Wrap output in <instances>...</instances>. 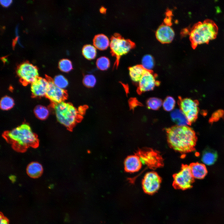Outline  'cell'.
<instances>
[{
  "label": "cell",
  "instance_id": "cell-1",
  "mask_svg": "<svg viewBox=\"0 0 224 224\" xmlns=\"http://www.w3.org/2000/svg\"><path fill=\"white\" fill-rule=\"evenodd\" d=\"M170 147L181 153L194 150L197 138L195 133L187 126L175 125L165 129Z\"/></svg>",
  "mask_w": 224,
  "mask_h": 224
},
{
  "label": "cell",
  "instance_id": "cell-17",
  "mask_svg": "<svg viewBox=\"0 0 224 224\" xmlns=\"http://www.w3.org/2000/svg\"><path fill=\"white\" fill-rule=\"evenodd\" d=\"M189 166L194 178L202 179L207 174V168L205 165L203 164L198 162L193 163Z\"/></svg>",
  "mask_w": 224,
  "mask_h": 224
},
{
  "label": "cell",
  "instance_id": "cell-21",
  "mask_svg": "<svg viewBox=\"0 0 224 224\" xmlns=\"http://www.w3.org/2000/svg\"><path fill=\"white\" fill-rule=\"evenodd\" d=\"M217 157V152L214 150L206 149L203 152L202 156V161L203 163L208 165L214 163Z\"/></svg>",
  "mask_w": 224,
  "mask_h": 224
},
{
  "label": "cell",
  "instance_id": "cell-34",
  "mask_svg": "<svg viewBox=\"0 0 224 224\" xmlns=\"http://www.w3.org/2000/svg\"><path fill=\"white\" fill-rule=\"evenodd\" d=\"M0 224H8L7 220L1 215L0 216Z\"/></svg>",
  "mask_w": 224,
  "mask_h": 224
},
{
  "label": "cell",
  "instance_id": "cell-2",
  "mask_svg": "<svg viewBox=\"0 0 224 224\" xmlns=\"http://www.w3.org/2000/svg\"><path fill=\"white\" fill-rule=\"evenodd\" d=\"M2 136L18 152H24L30 147L36 148L39 145L37 135L33 132L29 125L26 123L4 132Z\"/></svg>",
  "mask_w": 224,
  "mask_h": 224
},
{
  "label": "cell",
  "instance_id": "cell-36",
  "mask_svg": "<svg viewBox=\"0 0 224 224\" xmlns=\"http://www.w3.org/2000/svg\"><path fill=\"white\" fill-rule=\"evenodd\" d=\"M100 11L101 13H104L106 12V9L104 7H102L100 9Z\"/></svg>",
  "mask_w": 224,
  "mask_h": 224
},
{
  "label": "cell",
  "instance_id": "cell-5",
  "mask_svg": "<svg viewBox=\"0 0 224 224\" xmlns=\"http://www.w3.org/2000/svg\"><path fill=\"white\" fill-rule=\"evenodd\" d=\"M110 53L116 58L114 67H117L121 56L134 48L135 44L130 39H125L119 34L115 33L110 38Z\"/></svg>",
  "mask_w": 224,
  "mask_h": 224
},
{
  "label": "cell",
  "instance_id": "cell-19",
  "mask_svg": "<svg viewBox=\"0 0 224 224\" xmlns=\"http://www.w3.org/2000/svg\"><path fill=\"white\" fill-rule=\"evenodd\" d=\"M93 41L94 46L101 50L106 49L110 44L108 38L103 34L96 35L93 39Z\"/></svg>",
  "mask_w": 224,
  "mask_h": 224
},
{
  "label": "cell",
  "instance_id": "cell-8",
  "mask_svg": "<svg viewBox=\"0 0 224 224\" xmlns=\"http://www.w3.org/2000/svg\"><path fill=\"white\" fill-rule=\"evenodd\" d=\"M16 72L21 82L24 86L31 84L39 77L37 68L28 62H24L19 65Z\"/></svg>",
  "mask_w": 224,
  "mask_h": 224
},
{
  "label": "cell",
  "instance_id": "cell-35",
  "mask_svg": "<svg viewBox=\"0 0 224 224\" xmlns=\"http://www.w3.org/2000/svg\"><path fill=\"white\" fill-rule=\"evenodd\" d=\"M85 108L86 107L84 106L80 107L78 110L79 114L81 115H82V114L84 113L85 110L86 109Z\"/></svg>",
  "mask_w": 224,
  "mask_h": 224
},
{
  "label": "cell",
  "instance_id": "cell-7",
  "mask_svg": "<svg viewBox=\"0 0 224 224\" xmlns=\"http://www.w3.org/2000/svg\"><path fill=\"white\" fill-rule=\"evenodd\" d=\"M173 185L176 189L185 190L192 187L194 177L189 166L182 165L180 170L173 175Z\"/></svg>",
  "mask_w": 224,
  "mask_h": 224
},
{
  "label": "cell",
  "instance_id": "cell-11",
  "mask_svg": "<svg viewBox=\"0 0 224 224\" xmlns=\"http://www.w3.org/2000/svg\"><path fill=\"white\" fill-rule=\"evenodd\" d=\"M161 179L154 171L148 172L145 175L142 182L143 189L148 194H152L157 191L160 186Z\"/></svg>",
  "mask_w": 224,
  "mask_h": 224
},
{
  "label": "cell",
  "instance_id": "cell-16",
  "mask_svg": "<svg viewBox=\"0 0 224 224\" xmlns=\"http://www.w3.org/2000/svg\"><path fill=\"white\" fill-rule=\"evenodd\" d=\"M129 76L131 80L135 82L140 81L147 71L142 65H137L128 68Z\"/></svg>",
  "mask_w": 224,
  "mask_h": 224
},
{
  "label": "cell",
  "instance_id": "cell-25",
  "mask_svg": "<svg viewBox=\"0 0 224 224\" xmlns=\"http://www.w3.org/2000/svg\"><path fill=\"white\" fill-rule=\"evenodd\" d=\"M14 105L13 99L8 96L2 97L0 101L1 108L3 110H7L11 109Z\"/></svg>",
  "mask_w": 224,
  "mask_h": 224
},
{
  "label": "cell",
  "instance_id": "cell-10",
  "mask_svg": "<svg viewBox=\"0 0 224 224\" xmlns=\"http://www.w3.org/2000/svg\"><path fill=\"white\" fill-rule=\"evenodd\" d=\"M46 79L48 81V85L45 96L52 103H59L67 99L68 95L66 90L56 86L51 77L46 75Z\"/></svg>",
  "mask_w": 224,
  "mask_h": 224
},
{
  "label": "cell",
  "instance_id": "cell-24",
  "mask_svg": "<svg viewBox=\"0 0 224 224\" xmlns=\"http://www.w3.org/2000/svg\"><path fill=\"white\" fill-rule=\"evenodd\" d=\"M96 65L97 68L101 70L107 69L110 65V60L109 58L105 56H102L98 58L96 61Z\"/></svg>",
  "mask_w": 224,
  "mask_h": 224
},
{
  "label": "cell",
  "instance_id": "cell-22",
  "mask_svg": "<svg viewBox=\"0 0 224 224\" xmlns=\"http://www.w3.org/2000/svg\"><path fill=\"white\" fill-rule=\"evenodd\" d=\"M82 52L84 57L89 60L95 58L97 53L96 47L91 44L84 45L82 47Z\"/></svg>",
  "mask_w": 224,
  "mask_h": 224
},
{
  "label": "cell",
  "instance_id": "cell-29",
  "mask_svg": "<svg viewBox=\"0 0 224 224\" xmlns=\"http://www.w3.org/2000/svg\"><path fill=\"white\" fill-rule=\"evenodd\" d=\"M54 84L58 87L63 89L68 85V80L63 76L59 75L55 77L53 80Z\"/></svg>",
  "mask_w": 224,
  "mask_h": 224
},
{
  "label": "cell",
  "instance_id": "cell-20",
  "mask_svg": "<svg viewBox=\"0 0 224 224\" xmlns=\"http://www.w3.org/2000/svg\"><path fill=\"white\" fill-rule=\"evenodd\" d=\"M170 116L172 120L177 125L182 126L189 125L186 117L180 109L174 110L171 113Z\"/></svg>",
  "mask_w": 224,
  "mask_h": 224
},
{
  "label": "cell",
  "instance_id": "cell-4",
  "mask_svg": "<svg viewBox=\"0 0 224 224\" xmlns=\"http://www.w3.org/2000/svg\"><path fill=\"white\" fill-rule=\"evenodd\" d=\"M57 120L71 130L82 119V116L78 110L70 103L63 101L57 104H52Z\"/></svg>",
  "mask_w": 224,
  "mask_h": 224
},
{
  "label": "cell",
  "instance_id": "cell-15",
  "mask_svg": "<svg viewBox=\"0 0 224 224\" xmlns=\"http://www.w3.org/2000/svg\"><path fill=\"white\" fill-rule=\"evenodd\" d=\"M142 165L139 157L136 154L128 156L124 161V170L128 172L133 173L138 171Z\"/></svg>",
  "mask_w": 224,
  "mask_h": 224
},
{
  "label": "cell",
  "instance_id": "cell-14",
  "mask_svg": "<svg viewBox=\"0 0 224 224\" xmlns=\"http://www.w3.org/2000/svg\"><path fill=\"white\" fill-rule=\"evenodd\" d=\"M48 85V82L46 79L39 77L31 84V91L33 96L35 97L45 96Z\"/></svg>",
  "mask_w": 224,
  "mask_h": 224
},
{
  "label": "cell",
  "instance_id": "cell-23",
  "mask_svg": "<svg viewBox=\"0 0 224 224\" xmlns=\"http://www.w3.org/2000/svg\"><path fill=\"white\" fill-rule=\"evenodd\" d=\"M34 111L36 117L41 120L46 119L49 114L48 109L46 107L41 105L37 106L35 108Z\"/></svg>",
  "mask_w": 224,
  "mask_h": 224
},
{
  "label": "cell",
  "instance_id": "cell-3",
  "mask_svg": "<svg viewBox=\"0 0 224 224\" xmlns=\"http://www.w3.org/2000/svg\"><path fill=\"white\" fill-rule=\"evenodd\" d=\"M218 32L217 26L211 20L207 19L195 23L189 33L192 47L195 49L198 45L208 44L216 38Z\"/></svg>",
  "mask_w": 224,
  "mask_h": 224
},
{
  "label": "cell",
  "instance_id": "cell-18",
  "mask_svg": "<svg viewBox=\"0 0 224 224\" xmlns=\"http://www.w3.org/2000/svg\"><path fill=\"white\" fill-rule=\"evenodd\" d=\"M27 175L30 177L36 178L40 177L43 172L42 165L37 162H32L29 164L26 169Z\"/></svg>",
  "mask_w": 224,
  "mask_h": 224
},
{
  "label": "cell",
  "instance_id": "cell-28",
  "mask_svg": "<svg viewBox=\"0 0 224 224\" xmlns=\"http://www.w3.org/2000/svg\"><path fill=\"white\" fill-rule=\"evenodd\" d=\"M154 64V60L152 55L147 54L143 57L142 65L144 68L148 70H151Z\"/></svg>",
  "mask_w": 224,
  "mask_h": 224
},
{
  "label": "cell",
  "instance_id": "cell-32",
  "mask_svg": "<svg viewBox=\"0 0 224 224\" xmlns=\"http://www.w3.org/2000/svg\"><path fill=\"white\" fill-rule=\"evenodd\" d=\"M224 114V112L222 110H218L215 112L212 115L210 119V122H213L216 121L222 117Z\"/></svg>",
  "mask_w": 224,
  "mask_h": 224
},
{
  "label": "cell",
  "instance_id": "cell-27",
  "mask_svg": "<svg viewBox=\"0 0 224 224\" xmlns=\"http://www.w3.org/2000/svg\"><path fill=\"white\" fill-rule=\"evenodd\" d=\"M59 69L64 72H70L72 69V65L71 61L67 58L61 60L58 63Z\"/></svg>",
  "mask_w": 224,
  "mask_h": 224
},
{
  "label": "cell",
  "instance_id": "cell-12",
  "mask_svg": "<svg viewBox=\"0 0 224 224\" xmlns=\"http://www.w3.org/2000/svg\"><path fill=\"white\" fill-rule=\"evenodd\" d=\"M156 75L152 70H148L139 82L137 91L139 94L152 90L159 85V82L156 80Z\"/></svg>",
  "mask_w": 224,
  "mask_h": 224
},
{
  "label": "cell",
  "instance_id": "cell-30",
  "mask_svg": "<svg viewBox=\"0 0 224 224\" xmlns=\"http://www.w3.org/2000/svg\"><path fill=\"white\" fill-rule=\"evenodd\" d=\"M175 102L174 99L172 97H167L162 103L164 110L166 111L172 110L174 108Z\"/></svg>",
  "mask_w": 224,
  "mask_h": 224
},
{
  "label": "cell",
  "instance_id": "cell-13",
  "mask_svg": "<svg viewBox=\"0 0 224 224\" xmlns=\"http://www.w3.org/2000/svg\"><path fill=\"white\" fill-rule=\"evenodd\" d=\"M170 25L162 23L158 27L156 32L157 39L162 43H168L173 40L175 32Z\"/></svg>",
  "mask_w": 224,
  "mask_h": 224
},
{
  "label": "cell",
  "instance_id": "cell-9",
  "mask_svg": "<svg viewBox=\"0 0 224 224\" xmlns=\"http://www.w3.org/2000/svg\"><path fill=\"white\" fill-rule=\"evenodd\" d=\"M178 104L180 110L186 117L189 125L194 122L197 118L199 111L198 101L197 100L180 97Z\"/></svg>",
  "mask_w": 224,
  "mask_h": 224
},
{
  "label": "cell",
  "instance_id": "cell-31",
  "mask_svg": "<svg viewBox=\"0 0 224 224\" xmlns=\"http://www.w3.org/2000/svg\"><path fill=\"white\" fill-rule=\"evenodd\" d=\"M84 84L86 87H94L96 83V79L95 77L92 74L85 75L83 79Z\"/></svg>",
  "mask_w": 224,
  "mask_h": 224
},
{
  "label": "cell",
  "instance_id": "cell-6",
  "mask_svg": "<svg viewBox=\"0 0 224 224\" xmlns=\"http://www.w3.org/2000/svg\"><path fill=\"white\" fill-rule=\"evenodd\" d=\"M135 154L138 155L142 164L150 169H155L164 165L163 160L159 152L150 148L139 149Z\"/></svg>",
  "mask_w": 224,
  "mask_h": 224
},
{
  "label": "cell",
  "instance_id": "cell-26",
  "mask_svg": "<svg viewBox=\"0 0 224 224\" xmlns=\"http://www.w3.org/2000/svg\"><path fill=\"white\" fill-rule=\"evenodd\" d=\"M147 108L153 110H158L162 104L161 100L155 97L149 98L147 102Z\"/></svg>",
  "mask_w": 224,
  "mask_h": 224
},
{
  "label": "cell",
  "instance_id": "cell-33",
  "mask_svg": "<svg viewBox=\"0 0 224 224\" xmlns=\"http://www.w3.org/2000/svg\"><path fill=\"white\" fill-rule=\"evenodd\" d=\"M12 1V0H1L0 3L3 6L7 7L11 4Z\"/></svg>",
  "mask_w": 224,
  "mask_h": 224
}]
</instances>
